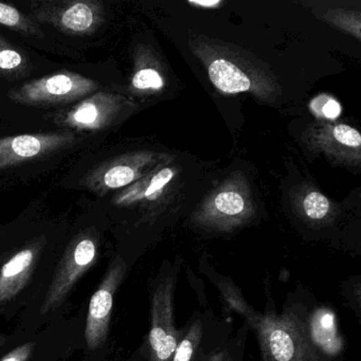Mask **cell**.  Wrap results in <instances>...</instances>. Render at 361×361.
<instances>
[{
    "label": "cell",
    "mask_w": 361,
    "mask_h": 361,
    "mask_svg": "<svg viewBox=\"0 0 361 361\" xmlns=\"http://www.w3.org/2000/svg\"><path fill=\"white\" fill-rule=\"evenodd\" d=\"M226 300L252 325L264 361H316L305 322L295 312H257L243 300L240 291L230 293Z\"/></svg>",
    "instance_id": "6da1fadb"
},
{
    "label": "cell",
    "mask_w": 361,
    "mask_h": 361,
    "mask_svg": "<svg viewBox=\"0 0 361 361\" xmlns=\"http://www.w3.org/2000/svg\"><path fill=\"white\" fill-rule=\"evenodd\" d=\"M98 90L99 84L94 80L79 73L62 71L10 90L9 98L18 104L28 106L71 104Z\"/></svg>",
    "instance_id": "7a4b0ae2"
},
{
    "label": "cell",
    "mask_w": 361,
    "mask_h": 361,
    "mask_svg": "<svg viewBox=\"0 0 361 361\" xmlns=\"http://www.w3.org/2000/svg\"><path fill=\"white\" fill-rule=\"evenodd\" d=\"M98 243L88 234L78 236L67 247L54 272L39 312H54L62 305L78 281L96 264Z\"/></svg>",
    "instance_id": "3957f363"
},
{
    "label": "cell",
    "mask_w": 361,
    "mask_h": 361,
    "mask_svg": "<svg viewBox=\"0 0 361 361\" xmlns=\"http://www.w3.org/2000/svg\"><path fill=\"white\" fill-rule=\"evenodd\" d=\"M174 279L164 276L152 295L151 331L149 335L151 361H172L183 338L174 322Z\"/></svg>",
    "instance_id": "277c9868"
},
{
    "label": "cell",
    "mask_w": 361,
    "mask_h": 361,
    "mask_svg": "<svg viewBox=\"0 0 361 361\" xmlns=\"http://www.w3.org/2000/svg\"><path fill=\"white\" fill-rule=\"evenodd\" d=\"M126 272V264L117 257L109 266L102 282L92 295L86 319L85 340L90 350H97L105 343L109 335L114 298Z\"/></svg>",
    "instance_id": "5b68a950"
},
{
    "label": "cell",
    "mask_w": 361,
    "mask_h": 361,
    "mask_svg": "<svg viewBox=\"0 0 361 361\" xmlns=\"http://www.w3.org/2000/svg\"><path fill=\"white\" fill-rule=\"evenodd\" d=\"M35 11L37 20L71 35H87L102 22V5L94 0L43 3Z\"/></svg>",
    "instance_id": "8992f818"
},
{
    "label": "cell",
    "mask_w": 361,
    "mask_h": 361,
    "mask_svg": "<svg viewBox=\"0 0 361 361\" xmlns=\"http://www.w3.org/2000/svg\"><path fill=\"white\" fill-rule=\"evenodd\" d=\"M77 141L73 133H46L0 139V170L43 157Z\"/></svg>",
    "instance_id": "52a82bcc"
},
{
    "label": "cell",
    "mask_w": 361,
    "mask_h": 361,
    "mask_svg": "<svg viewBox=\"0 0 361 361\" xmlns=\"http://www.w3.org/2000/svg\"><path fill=\"white\" fill-rule=\"evenodd\" d=\"M119 111V101L107 92H97L56 117L59 126L78 130L106 128Z\"/></svg>",
    "instance_id": "ba28073f"
},
{
    "label": "cell",
    "mask_w": 361,
    "mask_h": 361,
    "mask_svg": "<svg viewBox=\"0 0 361 361\" xmlns=\"http://www.w3.org/2000/svg\"><path fill=\"white\" fill-rule=\"evenodd\" d=\"M41 246L31 245L18 251L0 268V302L16 298L26 286L35 271Z\"/></svg>",
    "instance_id": "9c48e42d"
},
{
    "label": "cell",
    "mask_w": 361,
    "mask_h": 361,
    "mask_svg": "<svg viewBox=\"0 0 361 361\" xmlns=\"http://www.w3.org/2000/svg\"><path fill=\"white\" fill-rule=\"evenodd\" d=\"M305 325L308 339L314 350L333 357L342 352L343 337L338 329L337 317L331 308H317Z\"/></svg>",
    "instance_id": "30bf717a"
},
{
    "label": "cell",
    "mask_w": 361,
    "mask_h": 361,
    "mask_svg": "<svg viewBox=\"0 0 361 361\" xmlns=\"http://www.w3.org/2000/svg\"><path fill=\"white\" fill-rule=\"evenodd\" d=\"M209 77L215 87L226 94L247 92L251 86L250 80L240 68L223 59L211 63Z\"/></svg>",
    "instance_id": "8fae6325"
},
{
    "label": "cell",
    "mask_w": 361,
    "mask_h": 361,
    "mask_svg": "<svg viewBox=\"0 0 361 361\" xmlns=\"http://www.w3.org/2000/svg\"><path fill=\"white\" fill-rule=\"evenodd\" d=\"M30 71V61L22 50L0 37V75L18 79Z\"/></svg>",
    "instance_id": "7c38bea8"
},
{
    "label": "cell",
    "mask_w": 361,
    "mask_h": 361,
    "mask_svg": "<svg viewBox=\"0 0 361 361\" xmlns=\"http://www.w3.org/2000/svg\"><path fill=\"white\" fill-rule=\"evenodd\" d=\"M202 336L204 327L202 321L196 320L179 341L173 354L172 361H197Z\"/></svg>",
    "instance_id": "4fadbf2b"
},
{
    "label": "cell",
    "mask_w": 361,
    "mask_h": 361,
    "mask_svg": "<svg viewBox=\"0 0 361 361\" xmlns=\"http://www.w3.org/2000/svg\"><path fill=\"white\" fill-rule=\"evenodd\" d=\"M0 25L26 35H37V27L12 6L0 3Z\"/></svg>",
    "instance_id": "5bb4252c"
},
{
    "label": "cell",
    "mask_w": 361,
    "mask_h": 361,
    "mask_svg": "<svg viewBox=\"0 0 361 361\" xmlns=\"http://www.w3.org/2000/svg\"><path fill=\"white\" fill-rule=\"evenodd\" d=\"M215 208L221 214L236 216L245 210V202L240 194L234 192H224L215 198Z\"/></svg>",
    "instance_id": "9a60e30c"
},
{
    "label": "cell",
    "mask_w": 361,
    "mask_h": 361,
    "mask_svg": "<svg viewBox=\"0 0 361 361\" xmlns=\"http://www.w3.org/2000/svg\"><path fill=\"white\" fill-rule=\"evenodd\" d=\"M304 210L310 219L320 221L326 216L329 210V202L319 192H312L303 202Z\"/></svg>",
    "instance_id": "2e32d148"
},
{
    "label": "cell",
    "mask_w": 361,
    "mask_h": 361,
    "mask_svg": "<svg viewBox=\"0 0 361 361\" xmlns=\"http://www.w3.org/2000/svg\"><path fill=\"white\" fill-rule=\"evenodd\" d=\"M133 86L137 90H159L164 86L161 77L154 69H142L133 78Z\"/></svg>",
    "instance_id": "e0dca14e"
},
{
    "label": "cell",
    "mask_w": 361,
    "mask_h": 361,
    "mask_svg": "<svg viewBox=\"0 0 361 361\" xmlns=\"http://www.w3.org/2000/svg\"><path fill=\"white\" fill-rule=\"evenodd\" d=\"M334 138L346 147H358L361 145V136L355 128L348 126H338L333 130Z\"/></svg>",
    "instance_id": "ac0fdd59"
},
{
    "label": "cell",
    "mask_w": 361,
    "mask_h": 361,
    "mask_svg": "<svg viewBox=\"0 0 361 361\" xmlns=\"http://www.w3.org/2000/svg\"><path fill=\"white\" fill-rule=\"evenodd\" d=\"M173 175H174V173H173L172 170H170V169H164V170L160 171V172L152 179L149 187L145 190V197L151 198L154 194L160 191V190L173 178Z\"/></svg>",
    "instance_id": "d6986e66"
},
{
    "label": "cell",
    "mask_w": 361,
    "mask_h": 361,
    "mask_svg": "<svg viewBox=\"0 0 361 361\" xmlns=\"http://www.w3.org/2000/svg\"><path fill=\"white\" fill-rule=\"evenodd\" d=\"M35 342L22 344L18 348L8 353L5 357L0 359V361H29L33 350H35Z\"/></svg>",
    "instance_id": "ffe728a7"
},
{
    "label": "cell",
    "mask_w": 361,
    "mask_h": 361,
    "mask_svg": "<svg viewBox=\"0 0 361 361\" xmlns=\"http://www.w3.org/2000/svg\"><path fill=\"white\" fill-rule=\"evenodd\" d=\"M321 111L324 117L329 118V119H336L341 113V107L337 101L327 99L326 102L323 104Z\"/></svg>",
    "instance_id": "44dd1931"
},
{
    "label": "cell",
    "mask_w": 361,
    "mask_h": 361,
    "mask_svg": "<svg viewBox=\"0 0 361 361\" xmlns=\"http://www.w3.org/2000/svg\"><path fill=\"white\" fill-rule=\"evenodd\" d=\"M204 361H232V359L227 350H219L207 357Z\"/></svg>",
    "instance_id": "7402d4cb"
},
{
    "label": "cell",
    "mask_w": 361,
    "mask_h": 361,
    "mask_svg": "<svg viewBox=\"0 0 361 361\" xmlns=\"http://www.w3.org/2000/svg\"><path fill=\"white\" fill-rule=\"evenodd\" d=\"M193 4L197 6H204V7H215L219 5V1H193Z\"/></svg>",
    "instance_id": "603a6c76"
},
{
    "label": "cell",
    "mask_w": 361,
    "mask_h": 361,
    "mask_svg": "<svg viewBox=\"0 0 361 361\" xmlns=\"http://www.w3.org/2000/svg\"><path fill=\"white\" fill-rule=\"evenodd\" d=\"M5 342H6L5 336L1 335V334H0V346L4 345V344H5Z\"/></svg>",
    "instance_id": "cb8c5ba5"
}]
</instances>
